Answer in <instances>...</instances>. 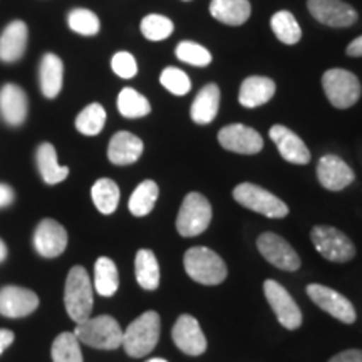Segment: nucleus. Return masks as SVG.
I'll list each match as a JSON object with an SVG mask.
<instances>
[{
	"mask_svg": "<svg viewBox=\"0 0 362 362\" xmlns=\"http://www.w3.org/2000/svg\"><path fill=\"white\" fill-rule=\"evenodd\" d=\"M52 361L54 362H83L81 342L74 332H62L52 342Z\"/></svg>",
	"mask_w": 362,
	"mask_h": 362,
	"instance_id": "nucleus-34",
	"label": "nucleus"
},
{
	"mask_svg": "<svg viewBox=\"0 0 362 362\" xmlns=\"http://www.w3.org/2000/svg\"><path fill=\"white\" fill-rule=\"evenodd\" d=\"M37 166L42 180L47 185H57L69 176V168L61 166L57 161L56 148L51 143H44L37 148Z\"/></svg>",
	"mask_w": 362,
	"mask_h": 362,
	"instance_id": "nucleus-26",
	"label": "nucleus"
},
{
	"mask_svg": "<svg viewBox=\"0 0 362 362\" xmlns=\"http://www.w3.org/2000/svg\"><path fill=\"white\" fill-rule=\"evenodd\" d=\"M148 362H168V361H165V359H158V357H156V359H149Z\"/></svg>",
	"mask_w": 362,
	"mask_h": 362,
	"instance_id": "nucleus-45",
	"label": "nucleus"
},
{
	"mask_svg": "<svg viewBox=\"0 0 362 362\" xmlns=\"http://www.w3.org/2000/svg\"><path fill=\"white\" fill-rule=\"evenodd\" d=\"M346 52H347V56H351V57H362V35L356 37L349 45H347Z\"/></svg>",
	"mask_w": 362,
	"mask_h": 362,
	"instance_id": "nucleus-43",
	"label": "nucleus"
},
{
	"mask_svg": "<svg viewBox=\"0 0 362 362\" xmlns=\"http://www.w3.org/2000/svg\"><path fill=\"white\" fill-rule=\"evenodd\" d=\"M175 54L181 62H187V64L192 66L205 67L211 62L210 51L200 44L192 42V40H183V42H180Z\"/></svg>",
	"mask_w": 362,
	"mask_h": 362,
	"instance_id": "nucleus-37",
	"label": "nucleus"
},
{
	"mask_svg": "<svg viewBox=\"0 0 362 362\" xmlns=\"http://www.w3.org/2000/svg\"><path fill=\"white\" fill-rule=\"evenodd\" d=\"M270 138L285 161L293 163V165H307L310 161L309 148L292 129L282 124H275L270 128Z\"/></svg>",
	"mask_w": 362,
	"mask_h": 362,
	"instance_id": "nucleus-18",
	"label": "nucleus"
},
{
	"mask_svg": "<svg viewBox=\"0 0 362 362\" xmlns=\"http://www.w3.org/2000/svg\"><path fill=\"white\" fill-rule=\"evenodd\" d=\"M329 362H362V351L361 349H349L339 352Z\"/></svg>",
	"mask_w": 362,
	"mask_h": 362,
	"instance_id": "nucleus-40",
	"label": "nucleus"
},
{
	"mask_svg": "<svg viewBox=\"0 0 362 362\" xmlns=\"http://www.w3.org/2000/svg\"><path fill=\"white\" fill-rule=\"evenodd\" d=\"M90 197H93L94 205L103 215L115 214L117 205H119V188L110 178L98 180L90 189Z\"/></svg>",
	"mask_w": 362,
	"mask_h": 362,
	"instance_id": "nucleus-29",
	"label": "nucleus"
},
{
	"mask_svg": "<svg viewBox=\"0 0 362 362\" xmlns=\"http://www.w3.org/2000/svg\"><path fill=\"white\" fill-rule=\"evenodd\" d=\"M161 320L156 312L149 310L139 315L123 332V347L131 357H144L160 341Z\"/></svg>",
	"mask_w": 362,
	"mask_h": 362,
	"instance_id": "nucleus-2",
	"label": "nucleus"
},
{
	"mask_svg": "<svg viewBox=\"0 0 362 362\" xmlns=\"http://www.w3.org/2000/svg\"><path fill=\"white\" fill-rule=\"evenodd\" d=\"M218 143L226 151L238 153V155H257L264 149L262 136L245 124H228L221 128Z\"/></svg>",
	"mask_w": 362,
	"mask_h": 362,
	"instance_id": "nucleus-12",
	"label": "nucleus"
},
{
	"mask_svg": "<svg viewBox=\"0 0 362 362\" xmlns=\"http://www.w3.org/2000/svg\"><path fill=\"white\" fill-rule=\"evenodd\" d=\"M233 198L240 205L257 214L269 216V218H284L288 215V206L275 197L274 193L267 192L265 188L253 183H240L233 189Z\"/></svg>",
	"mask_w": 362,
	"mask_h": 362,
	"instance_id": "nucleus-8",
	"label": "nucleus"
},
{
	"mask_svg": "<svg viewBox=\"0 0 362 362\" xmlns=\"http://www.w3.org/2000/svg\"><path fill=\"white\" fill-rule=\"evenodd\" d=\"M211 221V205L205 197L193 192L185 197L176 218V228L181 237H197L205 232Z\"/></svg>",
	"mask_w": 362,
	"mask_h": 362,
	"instance_id": "nucleus-7",
	"label": "nucleus"
},
{
	"mask_svg": "<svg viewBox=\"0 0 362 362\" xmlns=\"http://www.w3.org/2000/svg\"><path fill=\"white\" fill-rule=\"evenodd\" d=\"M13 202V192L7 185H0V208L8 206Z\"/></svg>",
	"mask_w": 362,
	"mask_h": 362,
	"instance_id": "nucleus-42",
	"label": "nucleus"
},
{
	"mask_svg": "<svg viewBox=\"0 0 362 362\" xmlns=\"http://www.w3.org/2000/svg\"><path fill=\"white\" fill-rule=\"evenodd\" d=\"M312 17L329 27H349L357 22V12L342 0H307Z\"/></svg>",
	"mask_w": 362,
	"mask_h": 362,
	"instance_id": "nucleus-13",
	"label": "nucleus"
},
{
	"mask_svg": "<svg viewBox=\"0 0 362 362\" xmlns=\"http://www.w3.org/2000/svg\"><path fill=\"white\" fill-rule=\"evenodd\" d=\"M310 240L314 243L315 250L330 262H337L344 264L354 259L356 247L351 242V238L341 230L334 228V226L319 225L314 226L310 232Z\"/></svg>",
	"mask_w": 362,
	"mask_h": 362,
	"instance_id": "nucleus-6",
	"label": "nucleus"
},
{
	"mask_svg": "<svg viewBox=\"0 0 362 362\" xmlns=\"http://www.w3.org/2000/svg\"><path fill=\"white\" fill-rule=\"evenodd\" d=\"M106 124V110L99 103L86 106L76 117V128L84 136H96Z\"/></svg>",
	"mask_w": 362,
	"mask_h": 362,
	"instance_id": "nucleus-33",
	"label": "nucleus"
},
{
	"mask_svg": "<svg viewBox=\"0 0 362 362\" xmlns=\"http://www.w3.org/2000/svg\"><path fill=\"white\" fill-rule=\"evenodd\" d=\"M13 339H16V336H13L12 330L0 329V356H2L4 351H6L7 347L13 342Z\"/></svg>",
	"mask_w": 362,
	"mask_h": 362,
	"instance_id": "nucleus-41",
	"label": "nucleus"
},
{
	"mask_svg": "<svg viewBox=\"0 0 362 362\" xmlns=\"http://www.w3.org/2000/svg\"><path fill=\"white\" fill-rule=\"evenodd\" d=\"M134 272L136 280L144 291H156L160 285V265H158L155 253L146 248L136 253Z\"/></svg>",
	"mask_w": 362,
	"mask_h": 362,
	"instance_id": "nucleus-27",
	"label": "nucleus"
},
{
	"mask_svg": "<svg viewBox=\"0 0 362 362\" xmlns=\"http://www.w3.org/2000/svg\"><path fill=\"white\" fill-rule=\"evenodd\" d=\"M160 83L165 89H168L175 96H185L192 89V81H189L188 74L185 71L178 69V67H166L161 72Z\"/></svg>",
	"mask_w": 362,
	"mask_h": 362,
	"instance_id": "nucleus-38",
	"label": "nucleus"
},
{
	"mask_svg": "<svg viewBox=\"0 0 362 362\" xmlns=\"http://www.w3.org/2000/svg\"><path fill=\"white\" fill-rule=\"evenodd\" d=\"M171 337L176 347L188 356H200L206 351V337L193 315H180L171 330Z\"/></svg>",
	"mask_w": 362,
	"mask_h": 362,
	"instance_id": "nucleus-14",
	"label": "nucleus"
},
{
	"mask_svg": "<svg viewBox=\"0 0 362 362\" xmlns=\"http://www.w3.org/2000/svg\"><path fill=\"white\" fill-rule=\"evenodd\" d=\"M27 25L22 21H13L0 35V61L17 62L24 56L27 47Z\"/></svg>",
	"mask_w": 362,
	"mask_h": 362,
	"instance_id": "nucleus-20",
	"label": "nucleus"
},
{
	"mask_svg": "<svg viewBox=\"0 0 362 362\" xmlns=\"http://www.w3.org/2000/svg\"><path fill=\"white\" fill-rule=\"evenodd\" d=\"M117 111L128 119H138L151 112V104L133 88H124L117 96Z\"/></svg>",
	"mask_w": 362,
	"mask_h": 362,
	"instance_id": "nucleus-31",
	"label": "nucleus"
},
{
	"mask_svg": "<svg viewBox=\"0 0 362 362\" xmlns=\"http://www.w3.org/2000/svg\"><path fill=\"white\" fill-rule=\"evenodd\" d=\"M173 22L160 13H149L141 21V34L148 40H165L173 34Z\"/></svg>",
	"mask_w": 362,
	"mask_h": 362,
	"instance_id": "nucleus-36",
	"label": "nucleus"
},
{
	"mask_svg": "<svg viewBox=\"0 0 362 362\" xmlns=\"http://www.w3.org/2000/svg\"><path fill=\"white\" fill-rule=\"evenodd\" d=\"M220 110V89L216 84H206L200 89L192 104V119L197 124H210Z\"/></svg>",
	"mask_w": 362,
	"mask_h": 362,
	"instance_id": "nucleus-23",
	"label": "nucleus"
},
{
	"mask_svg": "<svg viewBox=\"0 0 362 362\" xmlns=\"http://www.w3.org/2000/svg\"><path fill=\"white\" fill-rule=\"evenodd\" d=\"M62 79H64V66H62V61L56 54H45L42 61H40L39 69L40 89H42L44 96L49 99L57 98L62 89Z\"/></svg>",
	"mask_w": 362,
	"mask_h": 362,
	"instance_id": "nucleus-24",
	"label": "nucleus"
},
{
	"mask_svg": "<svg viewBox=\"0 0 362 362\" xmlns=\"http://www.w3.org/2000/svg\"><path fill=\"white\" fill-rule=\"evenodd\" d=\"M210 13L221 24L237 27L248 21L252 7L248 0H211Z\"/></svg>",
	"mask_w": 362,
	"mask_h": 362,
	"instance_id": "nucleus-25",
	"label": "nucleus"
},
{
	"mask_svg": "<svg viewBox=\"0 0 362 362\" xmlns=\"http://www.w3.org/2000/svg\"><path fill=\"white\" fill-rule=\"evenodd\" d=\"M34 247L45 259L62 255L67 247V232L59 221L45 218L40 221L34 233Z\"/></svg>",
	"mask_w": 362,
	"mask_h": 362,
	"instance_id": "nucleus-16",
	"label": "nucleus"
},
{
	"mask_svg": "<svg viewBox=\"0 0 362 362\" xmlns=\"http://www.w3.org/2000/svg\"><path fill=\"white\" fill-rule=\"evenodd\" d=\"M307 293L312 298V302H315V305H319L320 309L327 312L332 317H336L337 320H341L344 324H352L356 322V309L351 304L349 298H346L342 293L334 291V288L325 287L320 284H310L307 287Z\"/></svg>",
	"mask_w": 362,
	"mask_h": 362,
	"instance_id": "nucleus-11",
	"label": "nucleus"
},
{
	"mask_svg": "<svg viewBox=\"0 0 362 362\" xmlns=\"http://www.w3.org/2000/svg\"><path fill=\"white\" fill-rule=\"evenodd\" d=\"M74 336L79 342L96 349L112 351L123 346V330L111 315H99L78 324Z\"/></svg>",
	"mask_w": 362,
	"mask_h": 362,
	"instance_id": "nucleus-4",
	"label": "nucleus"
},
{
	"mask_svg": "<svg viewBox=\"0 0 362 362\" xmlns=\"http://www.w3.org/2000/svg\"><path fill=\"white\" fill-rule=\"evenodd\" d=\"M275 94V83L264 76H250L240 86L238 101L243 107H259Z\"/></svg>",
	"mask_w": 362,
	"mask_h": 362,
	"instance_id": "nucleus-22",
	"label": "nucleus"
},
{
	"mask_svg": "<svg viewBox=\"0 0 362 362\" xmlns=\"http://www.w3.org/2000/svg\"><path fill=\"white\" fill-rule=\"evenodd\" d=\"M264 292L267 300L272 307V310L277 315L279 322L284 325L285 329L296 330L302 325V312L298 309L291 293L275 280H265Z\"/></svg>",
	"mask_w": 362,
	"mask_h": 362,
	"instance_id": "nucleus-9",
	"label": "nucleus"
},
{
	"mask_svg": "<svg viewBox=\"0 0 362 362\" xmlns=\"http://www.w3.org/2000/svg\"><path fill=\"white\" fill-rule=\"evenodd\" d=\"M185 270L194 282L218 285L226 279V265L218 253L206 247H193L185 253Z\"/></svg>",
	"mask_w": 362,
	"mask_h": 362,
	"instance_id": "nucleus-3",
	"label": "nucleus"
},
{
	"mask_svg": "<svg viewBox=\"0 0 362 362\" xmlns=\"http://www.w3.org/2000/svg\"><path fill=\"white\" fill-rule=\"evenodd\" d=\"M0 111L11 126H21L27 117V96L19 86L6 84L0 89Z\"/></svg>",
	"mask_w": 362,
	"mask_h": 362,
	"instance_id": "nucleus-21",
	"label": "nucleus"
},
{
	"mask_svg": "<svg viewBox=\"0 0 362 362\" xmlns=\"http://www.w3.org/2000/svg\"><path fill=\"white\" fill-rule=\"evenodd\" d=\"M39 307V297L33 291L7 285L0 291V314L19 319L27 317Z\"/></svg>",
	"mask_w": 362,
	"mask_h": 362,
	"instance_id": "nucleus-17",
	"label": "nucleus"
},
{
	"mask_svg": "<svg viewBox=\"0 0 362 362\" xmlns=\"http://www.w3.org/2000/svg\"><path fill=\"white\" fill-rule=\"evenodd\" d=\"M94 287L103 297H111L117 292L119 275H117L116 264L107 257L98 259L96 265H94Z\"/></svg>",
	"mask_w": 362,
	"mask_h": 362,
	"instance_id": "nucleus-28",
	"label": "nucleus"
},
{
	"mask_svg": "<svg viewBox=\"0 0 362 362\" xmlns=\"http://www.w3.org/2000/svg\"><path fill=\"white\" fill-rule=\"evenodd\" d=\"M6 259H7V247H6V243L0 240V262H4Z\"/></svg>",
	"mask_w": 362,
	"mask_h": 362,
	"instance_id": "nucleus-44",
	"label": "nucleus"
},
{
	"mask_svg": "<svg viewBox=\"0 0 362 362\" xmlns=\"http://www.w3.org/2000/svg\"><path fill=\"white\" fill-rule=\"evenodd\" d=\"M111 67L112 71H115V74L123 79H131L138 74V64H136L134 56L126 51L116 52L115 56H112Z\"/></svg>",
	"mask_w": 362,
	"mask_h": 362,
	"instance_id": "nucleus-39",
	"label": "nucleus"
},
{
	"mask_svg": "<svg viewBox=\"0 0 362 362\" xmlns=\"http://www.w3.org/2000/svg\"><path fill=\"white\" fill-rule=\"evenodd\" d=\"M158 194H160V188L153 180H146L138 185L133 194L129 198V211L134 216H146L151 214V210L156 205Z\"/></svg>",
	"mask_w": 362,
	"mask_h": 362,
	"instance_id": "nucleus-30",
	"label": "nucleus"
},
{
	"mask_svg": "<svg viewBox=\"0 0 362 362\" xmlns=\"http://www.w3.org/2000/svg\"><path fill=\"white\" fill-rule=\"evenodd\" d=\"M257 247L264 259L277 269L287 270V272H296L300 267V259H298V253L293 250L291 243L287 240L280 237L277 233H262L259 240H257Z\"/></svg>",
	"mask_w": 362,
	"mask_h": 362,
	"instance_id": "nucleus-10",
	"label": "nucleus"
},
{
	"mask_svg": "<svg viewBox=\"0 0 362 362\" xmlns=\"http://www.w3.org/2000/svg\"><path fill=\"white\" fill-rule=\"evenodd\" d=\"M317 178L325 189L330 192H341L347 188L356 180L354 171L342 158L336 155H325L317 165Z\"/></svg>",
	"mask_w": 362,
	"mask_h": 362,
	"instance_id": "nucleus-15",
	"label": "nucleus"
},
{
	"mask_svg": "<svg viewBox=\"0 0 362 362\" xmlns=\"http://www.w3.org/2000/svg\"><path fill=\"white\" fill-rule=\"evenodd\" d=\"M144 144L138 136L128 131H119L111 138L110 146H107V158L112 165L126 166L133 165L143 155Z\"/></svg>",
	"mask_w": 362,
	"mask_h": 362,
	"instance_id": "nucleus-19",
	"label": "nucleus"
},
{
	"mask_svg": "<svg viewBox=\"0 0 362 362\" xmlns=\"http://www.w3.org/2000/svg\"><path fill=\"white\" fill-rule=\"evenodd\" d=\"M67 24H69L71 30L81 35H96L101 29V22L99 17L94 12L88 11V8H74L67 17Z\"/></svg>",
	"mask_w": 362,
	"mask_h": 362,
	"instance_id": "nucleus-35",
	"label": "nucleus"
},
{
	"mask_svg": "<svg viewBox=\"0 0 362 362\" xmlns=\"http://www.w3.org/2000/svg\"><path fill=\"white\" fill-rule=\"evenodd\" d=\"M270 27L280 42L287 45L297 44L302 37L300 25H298L293 13L288 11H279L277 13H274L270 19Z\"/></svg>",
	"mask_w": 362,
	"mask_h": 362,
	"instance_id": "nucleus-32",
	"label": "nucleus"
},
{
	"mask_svg": "<svg viewBox=\"0 0 362 362\" xmlns=\"http://www.w3.org/2000/svg\"><path fill=\"white\" fill-rule=\"evenodd\" d=\"M64 304L67 314L74 322H84L90 317L94 304L93 284L84 267H72L66 279Z\"/></svg>",
	"mask_w": 362,
	"mask_h": 362,
	"instance_id": "nucleus-1",
	"label": "nucleus"
},
{
	"mask_svg": "<svg viewBox=\"0 0 362 362\" xmlns=\"http://www.w3.org/2000/svg\"><path fill=\"white\" fill-rule=\"evenodd\" d=\"M322 88L329 103L337 110H347L354 106L362 93L357 76L346 69H329L324 72Z\"/></svg>",
	"mask_w": 362,
	"mask_h": 362,
	"instance_id": "nucleus-5",
	"label": "nucleus"
}]
</instances>
